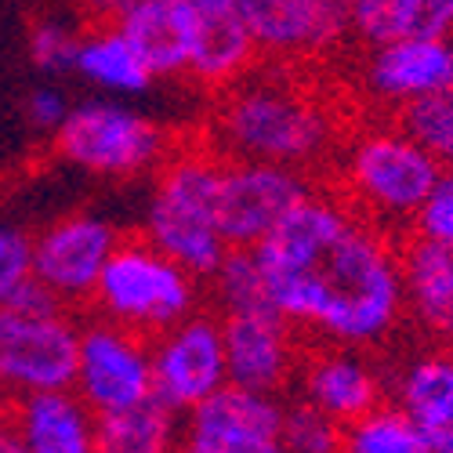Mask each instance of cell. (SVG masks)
<instances>
[{
  "label": "cell",
  "instance_id": "11",
  "mask_svg": "<svg viewBox=\"0 0 453 453\" xmlns=\"http://www.w3.org/2000/svg\"><path fill=\"white\" fill-rule=\"evenodd\" d=\"M257 55L276 62L326 58L352 41L349 0H236Z\"/></svg>",
  "mask_w": 453,
  "mask_h": 453
},
{
  "label": "cell",
  "instance_id": "6",
  "mask_svg": "<svg viewBox=\"0 0 453 453\" xmlns=\"http://www.w3.org/2000/svg\"><path fill=\"white\" fill-rule=\"evenodd\" d=\"M51 145L69 167L98 178H138L157 171L171 153L167 127L124 98L69 105V117L51 134Z\"/></svg>",
  "mask_w": 453,
  "mask_h": 453
},
{
  "label": "cell",
  "instance_id": "26",
  "mask_svg": "<svg viewBox=\"0 0 453 453\" xmlns=\"http://www.w3.org/2000/svg\"><path fill=\"white\" fill-rule=\"evenodd\" d=\"M395 117H399L395 124L418 142L442 171H453V88L403 105Z\"/></svg>",
  "mask_w": 453,
  "mask_h": 453
},
{
  "label": "cell",
  "instance_id": "22",
  "mask_svg": "<svg viewBox=\"0 0 453 453\" xmlns=\"http://www.w3.org/2000/svg\"><path fill=\"white\" fill-rule=\"evenodd\" d=\"M178 446L181 413L171 410L160 395L98 418V453H174Z\"/></svg>",
  "mask_w": 453,
  "mask_h": 453
},
{
  "label": "cell",
  "instance_id": "14",
  "mask_svg": "<svg viewBox=\"0 0 453 453\" xmlns=\"http://www.w3.org/2000/svg\"><path fill=\"white\" fill-rule=\"evenodd\" d=\"M453 88V36H399L366 48L359 91L381 109H403Z\"/></svg>",
  "mask_w": 453,
  "mask_h": 453
},
{
  "label": "cell",
  "instance_id": "10",
  "mask_svg": "<svg viewBox=\"0 0 453 453\" xmlns=\"http://www.w3.org/2000/svg\"><path fill=\"white\" fill-rule=\"evenodd\" d=\"M120 240L117 225L102 214H62L33 236V280L48 287L65 309L91 305L98 276Z\"/></svg>",
  "mask_w": 453,
  "mask_h": 453
},
{
  "label": "cell",
  "instance_id": "9",
  "mask_svg": "<svg viewBox=\"0 0 453 453\" xmlns=\"http://www.w3.org/2000/svg\"><path fill=\"white\" fill-rule=\"evenodd\" d=\"M312 193L305 171L254 160H225L218 178V225L229 247L254 250Z\"/></svg>",
  "mask_w": 453,
  "mask_h": 453
},
{
  "label": "cell",
  "instance_id": "29",
  "mask_svg": "<svg viewBox=\"0 0 453 453\" xmlns=\"http://www.w3.org/2000/svg\"><path fill=\"white\" fill-rule=\"evenodd\" d=\"M33 280V236L15 221H0V305Z\"/></svg>",
  "mask_w": 453,
  "mask_h": 453
},
{
  "label": "cell",
  "instance_id": "4",
  "mask_svg": "<svg viewBox=\"0 0 453 453\" xmlns=\"http://www.w3.org/2000/svg\"><path fill=\"white\" fill-rule=\"evenodd\" d=\"M439 174L442 167L399 124H373L356 131L337 153V196L385 233H410Z\"/></svg>",
  "mask_w": 453,
  "mask_h": 453
},
{
  "label": "cell",
  "instance_id": "13",
  "mask_svg": "<svg viewBox=\"0 0 453 453\" xmlns=\"http://www.w3.org/2000/svg\"><path fill=\"white\" fill-rule=\"evenodd\" d=\"M221 342L229 385L276 399L294 385L301 352H305L297 330L276 309L221 316Z\"/></svg>",
  "mask_w": 453,
  "mask_h": 453
},
{
  "label": "cell",
  "instance_id": "18",
  "mask_svg": "<svg viewBox=\"0 0 453 453\" xmlns=\"http://www.w3.org/2000/svg\"><path fill=\"white\" fill-rule=\"evenodd\" d=\"M117 26L124 29V36L134 44V51L142 55V62L157 81L185 77L188 73L196 15L181 0H142Z\"/></svg>",
  "mask_w": 453,
  "mask_h": 453
},
{
  "label": "cell",
  "instance_id": "27",
  "mask_svg": "<svg viewBox=\"0 0 453 453\" xmlns=\"http://www.w3.org/2000/svg\"><path fill=\"white\" fill-rule=\"evenodd\" d=\"M26 48H29V62L36 73H44V77H65V73H73V65H77L81 33L65 15H41L29 26Z\"/></svg>",
  "mask_w": 453,
  "mask_h": 453
},
{
  "label": "cell",
  "instance_id": "28",
  "mask_svg": "<svg viewBox=\"0 0 453 453\" xmlns=\"http://www.w3.org/2000/svg\"><path fill=\"white\" fill-rule=\"evenodd\" d=\"M280 442L287 453H342V425L297 399L283 406Z\"/></svg>",
  "mask_w": 453,
  "mask_h": 453
},
{
  "label": "cell",
  "instance_id": "21",
  "mask_svg": "<svg viewBox=\"0 0 453 453\" xmlns=\"http://www.w3.org/2000/svg\"><path fill=\"white\" fill-rule=\"evenodd\" d=\"M254 58H257V48L236 12L196 15V36H193V55H188L185 77L221 91L233 81H240L243 73H250Z\"/></svg>",
  "mask_w": 453,
  "mask_h": 453
},
{
  "label": "cell",
  "instance_id": "17",
  "mask_svg": "<svg viewBox=\"0 0 453 453\" xmlns=\"http://www.w3.org/2000/svg\"><path fill=\"white\" fill-rule=\"evenodd\" d=\"M4 418L22 453H98V418L73 388L12 399Z\"/></svg>",
  "mask_w": 453,
  "mask_h": 453
},
{
  "label": "cell",
  "instance_id": "16",
  "mask_svg": "<svg viewBox=\"0 0 453 453\" xmlns=\"http://www.w3.org/2000/svg\"><path fill=\"white\" fill-rule=\"evenodd\" d=\"M388 403L413 421L432 453H453V349L432 345L406 356L388 377Z\"/></svg>",
  "mask_w": 453,
  "mask_h": 453
},
{
  "label": "cell",
  "instance_id": "34",
  "mask_svg": "<svg viewBox=\"0 0 453 453\" xmlns=\"http://www.w3.org/2000/svg\"><path fill=\"white\" fill-rule=\"evenodd\" d=\"M193 15H229L236 12V0H181Z\"/></svg>",
  "mask_w": 453,
  "mask_h": 453
},
{
  "label": "cell",
  "instance_id": "32",
  "mask_svg": "<svg viewBox=\"0 0 453 453\" xmlns=\"http://www.w3.org/2000/svg\"><path fill=\"white\" fill-rule=\"evenodd\" d=\"M203 453H287L280 435H236V439H221L207 446Z\"/></svg>",
  "mask_w": 453,
  "mask_h": 453
},
{
  "label": "cell",
  "instance_id": "15",
  "mask_svg": "<svg viewBox=\"0 0 453 453\" xmlns=\"http://www.w3.org/2000/svg\"><path fill=\"white\" fill-rule=\"evenodd\" d=\"M301 403L316 406L330 421L349 425L388 399V377L363 349L312 345L301 352L297 366Z\"/></svg>",
  "mask_w": 453,
  "mask_h": 453
},
{
  "label": "cell",
  "instance_id": "2",
  "mask_svg": "<svg viewBox=\"0 0 453 453\" xmlns=\"http://www.w3.org/2000/svg\"><path fill=\"white\" fill-rule=\"evenodd\" d=\"M211 138V149L221 160L309 171L334 157L337 117L326 98L283 73H243L240 81L221 88Z\"/></svg>",
  "mask_w": 453,
  "mask_h": 453
},
{
  "label": "cell",
  "instance_id": "25",
  "mask_svg": "<svg viewBox=\"0 0 453 453\" xmlns=\"http://www.w3.org/2000/svg\"><path fill=\"white\" fill-rule=\"evenodd\" d=\"M211 294H214L218 316L273 309L269 294H265V276H261V265H257V254L247 247H229L218 273L211 276Z\"/></svg>",
  "mask_w": 453,
  "mask_h": 453
},
{
  "label": "cell",
  "instance_id": "1",
  "mask_svg": "<svg viewBox=\"0 0 453 453\" xmlns=\"http://www.w3.org/2000/svg\"><path fill=\"white\" fill-rule=\"evenodd\" d=\"M254 254L269 305L312 345L370 352L406 319L399 247L337 193L312 188Z\"/></svg>",
  "mask_w": 453,
  "mask_h": 453
},
{
  "label": "cell",
  "instance_id": "33",
  "mask_svg": "<svg viewBox=\"0 0 453 453\" xmlns=\"http://www.w3.org/2000/svg\"><path fill=\"white\" fill-rule=\"evenodd\" d=\"M142 0H77V8L95 22V26H117L131 8H138Z\"/></svg>",
  "mask_w": 453,
  "mask_h": 453
},
{
  "label": "cell",
  "instance_id": "19",
  "mask_svg": "<svg viewBox=\"0 0 453 453\" xmlns=\"http://www.w3.org/2000/svg\"><path fill=\"white\" fill-rule=\"evenodd\" d=\"M399 273L406 316L432 337L453 312V243L406 236L399 247Z\"/></svg>",
  "mask_w": 453,
  "mask_h": 453
},
{
  "label": "cell",
  "instance_id": "30",
  "mask_svg": "<svg viewBox=\"0 0 453 453\" xmlns=\"http://www.w3.org/2000/svg\"><path fill=\"white\" fill-rule=\"evenodd\" d=\"M410 236L453 243V171H442L439 181L432 185L428 200L421 203L418 218L410 225Z\"/></svg>",
  "mask_w": 453,
  "mask_h": 453
},
{
  "label": "cell",
  "instance_id": "23",
  "mask_svg": "<svg viewBox=\"0 0 453 453\" xmlns=\"http://www.w3.org/2000/svg\"><path fill=\"white\" fill-rule=\"evenodd\" d=\"M342 453H432V446L406 413L385 399L363 418L342 425Z\"/></svg>",
  "mask_w": 453,
  "mask_h": 453
},
{
  "label": "cell",
  "instance_id": "7",
  "mask_svg": "<svg viewBox=\"0 0 453 453\" xmlns=\"http://www.w3.org/2000/svg\"><path fill=\"white\" fill-rule=\"evenodd\" d=\"M77 345L81 323L69 309L22 312L0 305V392L4 399L73 388Z\"/></svg>",
  "mask_w": 453,
  "mask_h": 453
},
{
  "label": "cell",
  "instance_id": "37",
  "mask_svg": "<svg viewBox=\"0 0 453 453\" xmlns=\"http://www.w3.org/2000/svg\"><path fill=\"white\" fill-rule=\"evenodd\" d=\"M0 403H4V392H0ZM0 410H4V406H0Z\"/></svg>",
  "mask_w": 453,
  "mask_h": 453
},
{
  "label": "cell",
  "instance_id": "5",
  "mask_svg": "<svg viewBox=\"0 0 453 453\" xmlns=\"http://www.w3.org/2000/svg\"><path fill=\"white\" fill-rule=\"evenodd\" d=\"M95 316L153 342L200 309V280L188 276L149 240L127 236L109 254L91 294Z\"/></svg>",
  "mask_w": 453,
  "mask_h": 453
},
{
  "label": "cell",
  "instance_id": "35",
  "mask_svg": "<svg viewBox=\"0 0 453 453\" xmlns=\"http://www.w3.org/2000/svg\"><path fill=\"white\" fill-rule=\"evenodd\" d=\"M0 453H22L12 428H8V418H4V410H0Z\"/></svg>",
  "mask_w": 453,
  "mask_h": 453
},
{
  "label": "cell",
  "instance_id": "20",
  "mask_svg": "<svg viewBox=\"0 0 453 453\" xmlns=\"http://www.w3.org/2000/svg\"><path fill=\"white\" fill-rule=\"evenodd\" d=\"M73 73H81L91 88L109 98H138L157 81L120 26H95L88 36H81Z\"/></svg>",
  "mask_w": 453,
  "mask_h": 453
},
{
  "label": "cell",
  "instance_id": "36",
  "mask_svg": "<svg viewBox=\"0 0 453 453\" xmlns=\"http://www.w3.org/2000/svg\"><path fill=\"white\" fill-rule=\"evenodd\" d=\"M174 453H203V449H196V446H188V442H181Z\"/></svg>",
  "mask_w": 453,
  "mask_h": 453
},
{
  "label": "cell",
  "instance_id": "24",
  "mask_svg": "<svg viewBox=\"0 0 453 453\" xmlns=\"http://www.w3.org/2000/svg\"><path fill=\"white\" fill-rule=\"evenodd\" d=\"M349 33L363 48L425 33V0H349Z\"/></svg>",
  "mask_w": 453,
  "mask_h": 453
},
{
  "label": "cell",
  "instance_id": "12",
  "mask_svg": "<svg viewBox=\"0 0 453 453\" xmlns=\"http://www.w3.org/2000/svg\"><path fill=\"white\" fill-rule=\"evenodd\" d=\"M149 349H153V395H160L181 418L221 385H229L218 312L196 309L171 330L157 334Z\"/></svg>",
  "mask_w": 453,
  "mask_h": 453
},
{
  "label": "cell",
  "instance_id": "31",
  "mask_svg": "<svg viewBox=\"0 0 453 453\" xmlns=\"http://www.w3.org/2000/svg\"><path fill=\"white\" fill-rule=\"evenodd\" d=\"M22 117H26V124H29L36 134H55V131L62 127V120L69 117V98H65L62 88H51V84L33 88V91L26 95Z\"/></svg>",
  "mask_w": 453,
  "mask_h": 453
},
{
  "label": "cell",
  "instance_id": "3",
  "mask_svg": "<svg viewBox=\"0 0 453 453\" xmlns=\"http://www.w3.org/2000/svg\"><path fill=\"white\" fill-rule=\"evenodd\" d=\"M221 157L214 149H174L157 167L153 196L145 207L142 240H149L174 265L200 283L211 280L229 254L218 225V178Z\"/></svg>",
  "mask_w": 453,
  "mask_h": 453
},
{
  "label": "cell",
  "instance_id": "8",
  "mask_svg": "<svg viewBox=\"0 0 453 453\" xmlns=\"http://www.w3.org/2000/svg\"><path fill=\"white\" fill-rule=\"evenodd\" d=\"M73 392L84 399L95 418L149 399L153 395V349H149V337L102 316L84 323Z\"/></svg>",
  "mask_w": 453,
  "mask_h": 453
}]
</instances>
